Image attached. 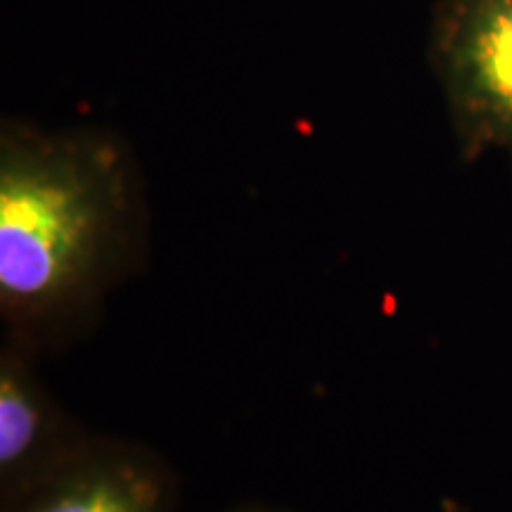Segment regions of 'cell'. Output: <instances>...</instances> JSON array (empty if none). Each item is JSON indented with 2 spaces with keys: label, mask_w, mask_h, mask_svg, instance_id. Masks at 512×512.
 Returning <instances> with one entry per match:
<instances>
[{
  "label": "cell",
  "mask_w": 512,
  "mask_h": 512,
  "mask_svg": "<svg viewBox=\"0 0 512 512\" xmlns=\"http://www.w3.org/2000/svg\"><path fill=\"white\" fill-rule=\"evenodd\" d=\"M133 159L102 131L0 133V316L36 351L91 323L147 252Z\"/></svg>",
  "instance_id": "obj_1"
},
{
  "label": "cell",
  "mask_w": 512,
  "mask_h": 512,
  "mask_svg": "<svg viewBox=\"0 0 512 512\" xmlns=\"http://www.w3.org/2000/svg\"><path fill=\"white\" fill-rule=\"evenodd\" d=\"M31 356L17 342L0 351V510L60 475L98 441L38 380Z\"/></svg>",
  "instance_id": "obj_3"
},
{
  "label": "cell",
  "mask_w": 512,
  "mask_h": 512,
  "mask_svg": "<svg viewBox=\"0 0 512 512\" xmlns=\"http://www.w3.org/2000/svg\"><path fill=\"white\" fill-rule=\"evenodd\" d=\"M176 503V477L162 458L98 437L86 456L0 512H174Z\"/></svg>",
  "instance_id": "obj_4"
},
{
  "label": "cell",
  "mask_w": 512,
  "mask_h": 512,
  "mask_svg": "<svg viewBox=\"0 0 512 512\" xmlns=\"http://www.w3.org/2000/svg\"><path fill=\"white\" fill-rule=\"evenodd\" d=\"M230 512H292L287 508H280V505H268V503H245L233 508Z\"/></svg>",
  "instance_id": "obj_5"
},
{
  "label": "cell",
  "mask_w": 512,
  "mask_h": 512,
  "mask_svg": "<svg viewBox=\"0 0 512 512\" xmlns=\"http://www.w3.org/2000/svg\"><path fill=\"white\" fill-rule=\"evenodd\" d=\"M430 60L460 157L512 164V0H439Z\"/></svg>",
  "instance_id": "obj_2"
}]
</instances>
